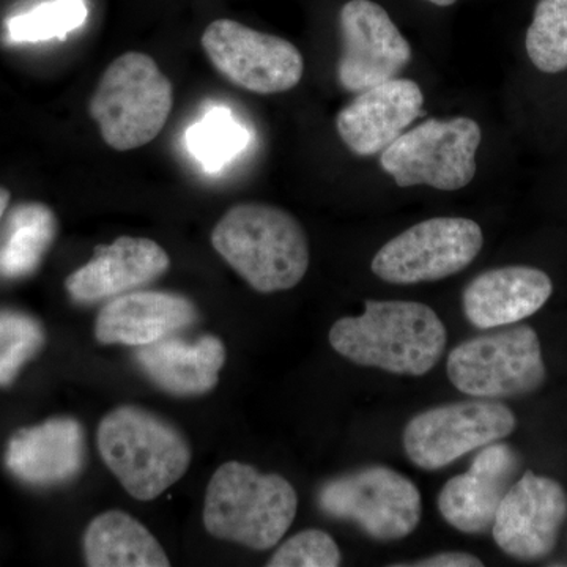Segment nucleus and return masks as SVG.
<instances>
[{
  "mask_svg": "<svg viewBox=\"0 0 567 567\" xmlns=\"http://www.w3.org/2000/svg\"><path fill=\"white\" fill-rule=\"evenodd\" d=\"M445 323L417 301L368 300L364 312L331 327L330 344L347 360L395 375L421 377L442 360Z\"/></svg>",
  "mask_w": 567,
  "mask_h": 567,
  "instance_id": "nucleus-1",
  "label": "nucleus"
},
{
  "mask_svg": "<svg viewBox=\"0 0 567 567\" xmlns=\"http://www.w3.org/2000/svg\"><path fill=\"white\" fill-rule=\"evenodd\" d=\"M212 245L260 293L293 289L311 260L303 226L268 204L234 205L213 229Z\"/></svg>",
  "mask_w": 567,
  "mask_h": 567,
  "instance_id": "nucleus-2",
  "label": "nucleus"
},
{
  "mask_svg": "<svg viewBox=\"0 0 567 567\" xmlns=\"http://www.w3.org/2000/svg\"><path fill=\"white\" fill-rule=\"evenodd\" d=\"M297 509V492L289 481L233 461L213 473L205 494L204 525L216 539L268 550L289 532Z\"/></svg>",
  "mask_w": 567,
  "mask_h": 567,
  "instance_id": "nucleus-3",
  "label": "nucleus"
},
{
  "mask_svg": "<svg viewBox=\"0 0 567 567\" xmlns=\"http://www.w3.org/2000/svg\"><path fill=\"white\" fill-rule=\"evenodd\" d=\"M96 442L104 464L141 502L158 498L192 464V447L182 432L140 406H118L107 413Z\"/></svg>",
  "mask_w": 567,
  "mask_h": 567,
  "instance_id": "nucleus-4",
  "label": "nucleus"
},
{
  "mask_svg": "<svg viewBox=\"0 0 567 567\" xmlns=\"http://www.w3.org/2000/svg\"><path fill=\"white\" fill-rule=\"evenodd\" d=\"M173 106V82L151 55L132 51L104 71L89 114L111 148L130 152L158 137Z\"/></svg>",
  "mask_w": 567,
  "mask_h": 567,
  "instance_id": "nucleus-5",
  "label": "nucleus"
},
{
  "mask_svg": "<svg viewBox=\"0 0 567 567\" xmlns=\"http://www.w3.org/2000/svg\"><path fill=\"white\" fill-rule=\"evenodd\" d=\"M446 371L461 393L491 401L535 393L547 375L539 338L528 324L462 342L451 350Z\"/></svg>",
  "mask_w": 567,
  "mask_h": 567,
  "instance_id": "nucleus-6",
  "label": "nucleus"
},
{
  "mask_svg": "<svg viewBox=\"0 0 567 567\" xmlns=\"http://www.w3.org/2000/svg\"><path fill=\"white\" fill-rule=\"evenodd\" d=\"M317 503L328 517L352 522L364 535L383 543L412 535L423 514L415 484L383 465L364 466L327 481Z\"/></svg>",
  "mask_w": 567,
  "mask_h": 567,
  "instance_id": "nucleus-7",
  "label": "nucleus"
},
{
  "mask_svg": "<svg viewBox=\"0 0 567 567\" xmlns=\"http://www.w3.org/2000/svg\"><path fill=\"white\" fill-rule=\"evenodd\" d=\"M481 140V126L473 118H429L401 134L380 155V164L401 188L425 185L457 192L475 178Z\"/></svg>",
  "mask_w": 567,
  "mask_h": 567,
  "instance_id": "nucleus-8",
  "label": "nucleus"
},
{
  "mask_svg": "<svg viewBox=\"0 0 567 567\" xmlns=\"http://www.w3.org/2000/svg\"><path fill=\"white\" fill-rule=\"evenodd\" d=\"M483 244V230L473 219H425L388 241L375 254L371 270L398 286L435 282L465 270Z\"/></svg>",
  "mask_w": 567,
  "mask_h": 567,
  "instance_id": "nucleus-9",
  "label": "nucleus"
},
{
  "mask_svg": "<svg viewBox=\"0 0 567 567\" xmlns=\"http://www.w3.org/2000/svg\"><path fill=\"white\" fill-rule=\"evenodd\" d=\"M516 415L491 399L454 402L425 410L406 424V456L425 472H436L466 453L513 434Z\"/></svg>",
  "mask_w": 567,
  "mask_h": 567,
  "instance_id": "nucleus-10",
  "label": "nucleus"
},
{
  "mask_svg": "<svg viewBox=\"0 0 567 567\" xmlns=\"http://www.w3.org/2000/svg\"><path fill=\"white\" fill-rule=\"evenodd\" d=\"M200 44L218 73L257 95L292 91L303 78V55L295 44L241 22L213 21Z\"/></svg>",
  "mask_w": 567,
  "mask_h": 567,
  "instance_id": "nucleus-11",
  "label": "nucleus"
},
{
  "mask_svg": "<svg viewBox=\"0 0 567 567\" xmlns=\"http://www.w3.org/2000/svg\"><path fill=\"white\" fill-rule=\"evenodd\" d=\"M342 55L338 81L360 93L395 80L412 61V48L390 14L372 0H350L339 13Z\"/></svg>",
  "mask_w": 567,
  "mask_h": 567,
  "instance_id": "nucleus-12",
  "label": "nucleus"
},
{
  "mask_svg": "<svg viewBox=\"0 0 567 567\" xmlns=\"http://www.w3.org/2000/svg\"><path fill=\"white\" fill-rule=\"evenodd\" d=\"M566 518L565 487L551 477L527 472L503 498L492 536L511 558L536 561L554 551Z\"/></svg>",
  "mask_w": 567,
  "mask_h": 567,
  "instance_id": "nucleus-13",
  "label": "nucleus"
},
{
  "mask_svg": "<svg viewBox=\"0 0 567 567\" xmlns=\"http://www.w3.org/2000/svg\"><path fill=\"white\" fill-rule=\"evenodd\" d=\"M520 454L506 443H491L473 458L468 472L451 477L439 495V511L451 527L465 535L492 532L507 491L518 480Z\"/></svg>",
  "mask_w": 567,
  "mask_h": 567,
  "instance_id": "nucleus-14",
  "label": "nucleus"
},
{
  "mask_svg": "<svg viewBox=\"0 0 567 567\" xmlns=\"http://www.w3.org/2000/svg\"><path fill=\"white\" fill-rule=\"evenodd\" d=\"M423 107L420 85L395 78L358 93L339 112L336 128L354 155H382L423 114Z\"/></svg>",
  "mask_w": 567,
  "mask_h": 567,
  "instance_id": "nucleus-15",
  "label": "nucleus"
},
{
  "mask_svg": "<svg viewBox=\"0 0 567 567\" xmlns=\"http://www.w3.org/2000/svg\"><path fill=\"white\" fill-rule=\"evenodd\" d=\"M169 254L151 238L118 237L96 246L91 262L66 278L65 287L78 303L91 305L133 292L166 274Z\"/></svg>",
  "mask_w": 567,
  "mask_h": 567,
  "instance_id": "nucleus-16",
  "label": "nucleus"
},
{
  "mask_svg": "<svg viewBox=\"0 0 567 567\" xmlns=\"http://www.w3.org/2000/svg\"><path fill=\"white\" fill-rule=\"evenodd\" d=\"M197 308L189 298L155 290L111 298L96 317V341L104 346H151L196 322Z\"/></svg>",
  "mask_w": 567,
  "mask_h": 567,
  "instance_id": "nucleus-17",
  "label": "nucleus"
},
{
  "mask_svg": "<svg viewBox=\"0 0 567 567\" xmlns=\"http://www.w3.org/2000/svg\"><path fill=\"white\" fill-rule=\"evenodd\" d=\"M554 292L539 268L513 265L476 276L462 295L464 315L480 330L506 327L536 315Z\"/></svg>",
  "mask_w": 567,
  "mask_h": 567,
  "instance_id": "nucleus-18",
  "label": "nucleus"
},
{
  "mask_svg": "<svg viewBox=\"0 0 567 567\" xmlns=\"http://www.w3.org/2000/svg\"><path fill=\"white\" fill-rule=\"evenodd\" d=\"M85 461L82 425L71 417H55L22 429L7 447V466L22 483L55 486L73 480Z\"/></svg>",
  "mask_w": 567,
  "mask_h": 567,
  "instance_id": "nucleus-19",
  "label": "nucleus"
},
{
  "mask_svg": "<svg viewBox=\"0 0 567 567\" xmlns=\"http://www.w3.org/2000/svg\"><path fill=\"white\" fill-rule=\"evenodd\" d=\"M136 358L155 385L166 393L188 398L210 393L218 385L226 347L216 336H204L196 342L167 336L141 347Z\"/></svg>",
  "mask_w": 567,
  "mask_h": 567,
  "instance_id": "nucleus-20",
  "label": "nucleus"
},
{
  "mask_svg": "<svg viewBox=\"0 0 567 567\" xmlns=\"http://www.w3.org/2000/svg\"><path fill=\"white\" fill-rule=\"evenodd\" d=\"M84 554L91 567L171 566L156 537L122 511H107L93 518L85 529Z\"/></svg>",
  "mask_w": 567,
  "mask_h": 567,
  "instance_id": "nucleus-21",
  "label": "nucleus"
},
{
  "mask_svg": "<svg viewBox=\"0 0 567 567\" xmlns=\"http://www.w3.org/2000/svg\"><path fill=\"white\" fill-rule=\"evenodd\" d=\"M58 233V219L44 204H21L7 219L0 240V276L20 279L39 268Z\"/></svg>",
  "mask_w": 567,
  "mask_h": 567,
  "instance_id": "nucleus-22",
  "label": "nucleus"
},
{
  "mask_svg": "<svg viewBox=\"0 0 567 567\" xmlns=\"http://www.w3.org/2000/svg\"><path fill=\"white\" fill-rule=\"evenodd\" d=\"M248 130L227 107L216 106L186 132V147L207 173H218L248 147Z\"/></svg>",
  "mask_w": 567,
  "mask_h": 567,
  "instance_id": "nucleus-23",
  "label": "nucleus"
},
{
  "mask_svg": "<svg viewBox=\"0 0 567 567\" xmlns=\"http://www.w3.org/2000/svg\"><path fill=\"white\" fill-rule=\"evenodd\" d=\"M89 9L85 0H48L35 9L7 21L11 43H41L63 40L85 24Z\"/></svg>",
  "mask_w": 567,
  "mask_h": 567,
  "instance_id": "nucleus-24",
  "label": "nucleus"
},
{
  "mask_svg": "<svg viewBox=\"0 0 567 567\" xmlns=\"http://www.w3.org/2000/svg\"><path fill=\"white\" fill-rule=\"evenodd\" d=\"M525 47L537 70L548 74L567 70V0L537 2Z\"/></svg>",
  "mask_w": 567,
  "mask_h": 567,
  "instance_id": "nucleus-25",
  "label": "nucleus"
},
{
  "mask_svg": "<svg viewBox=\"0 0 567 567\" xmlns=\"http://www.w3.org/2000/svg\"><path fill=\"white\" fill-rule=\"evenodd\" d=\"M43 342V328L32 317L0 312V386L13 382Z\"/></svg>",
  "mask_w": 567,
  "mask_h": 567,
  "instance_id": "nucleus-26",
  "label": "nucleus"
},
{
  "mask_svg": "<svg viewBox=\"0 0 567 567\" xmlns=\"http://www.w3.org/2000/svg\"><path fill=\"white\" fill-rule=\"evenodd\" d=\"M342 555L333 537L322 529H306L287 539L268 561L270 567H336Z\"/></svg>",
  "mask_w": 567,
  "mask_h": 567,
  "instance_id": "nucleus-27",
  "label": "nucleus"
},
{
  "mask_svg": "<svg viewBox=\"0 0 567 567\" xmlns=\"http://www.w3.org/2000/svg\"><path fill=\"white\" fill-rule=\"evenodd\" d=\"M399 566H415V567H477L484 566L480 558L465 551H443L436 554L434 557L420 559V561L412 563V565Z\"/></svg>",
  "mask_w": 567,
  "mask_h": 567,
  "instance_id": "nucleus-28",
  "label": "nucleus"
},
{
  "mask_svg": "<svg viewBox=\"0 0 567 567\" xmlns=\"http://www.w3.org/2000/svg\"><path fill=\"white\" fill-rule=\"evenodd\" d=\"M10 204V192L9 189L0 186V221H2L3 215H6L7 208Z\"/></svg>",
  "mask_w": 567,
  "mask_h": 567,
  "instance_id": "nucleus-29",
  "label": "nucleus"
},
{
  "mask_svg": "<svg viewBox=\"0 0 567 567\" xmlns=\"http://www.w3.org/2000/svg\"><path fill=\"white\" fill-rule=\"evenodd\" d=\"M427 2L434 3L436 7H450L456 3L457 0H427Z\"/></svg>",
  "mask_w": 567,
  "mask_h": 567,
  "instance_id": "nucleus-30",
  "label": "nucleus"
}]
</instances>
